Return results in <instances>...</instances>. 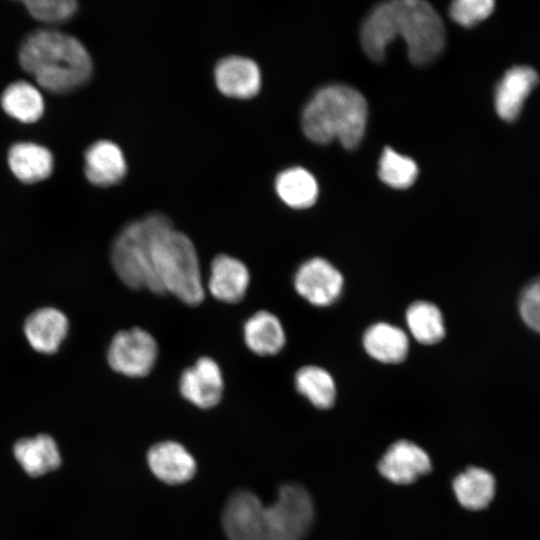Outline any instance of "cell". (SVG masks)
Wrapping results in <instances>:
<instances>
[{
    "instance_id": "52a82bcc",
    "label": "cell",
    "mask_w": 540,
    "mask_h": 540,
    "mask_svg": "<svg viewBox=\"0 0 540 540\" xmlns=\"http://www.w3.org/2000/svg\"><path fill=\"white\" fill-rule=\"evenodd\" d=\"M158 356L154 337L146 330L133 327L116 333L109 345L110 367L128 377H144L153 369Z\"/></svg>"
},
{
    "instance_id": "484cf974",
    "label": "cell",
    "mask_w": 540,
    "mask_h": 540,
    "mask_svg": "<svg viewBox=\"0 0 540 540\" xmlns=\"http://www.w3.org/2000/svg\"><path fill=\"white\" fill-rule=\"evenodd\" d=\"M378 175L387 185L404 189L410 187L418 175L416 163L409 157L385 148L379 161Z\"/></svg>"
},
{
    "instance_id": "9a60e30c",
    "label": "cell",
    "mask_w": 540,
    "mask_h": 540,
    "mask_svg": "<svg viewBox=\"0 0 540 540\" xmlns=\"http://www.w3.org/2000/svg\"><path fill=\"white\" fill-rule=\"evenodd\" d=\"M68 331V319L58 309L39 308L25 320L24 333L30 346L37 352L57 351Z\"/></svg>"
},
{
    "instance_id": "ba28073f",
    "label": "cell",
    "mask_w": 540,
    "mask_h": 540,
    "mask_svg": "<svg viewBox=\"0 0 540 540\" xmlns=\"http://www.w3.org/2000/svg\"><path fill=\"white\" fill-rule=\"evenodd\" d=\"M343 276L330 262L315 257L297 270L294 285L300 296L316 306H328L340 296Z\"/></svg>"
},
{
    "instance_id": "44dd1931",
    "label": "cell",
    "mask_w": 540,
    "mask_h": 540,
    "mask_svg": "<svg viewBox=\"0 0 540 540\" xmlns=\"http://www.w3.org/2000/svg\"><path fill=\"white\" fill-rule=\"evenodd\" d=\"M453 490L463 507L479 510L485 508L493 499L495 480L487 470L470 467L455 478Z\"/></svg>"
},
{
    "instance_id": "8fae6325",
    "label": "cell",
    "mask_w": 540,
    "mask_h": 540,
    "mask_svg": "<svg viewBox=\"0 0 540 540\" xmlns=\"http://www.w3.org/2000/svg\"><path fill=\"white\" fill-rule=\"evenodd\" d=\"M538 81L537 72L529 66H514L507 70L495 90L494 104L497 114L503 120L514 121Z\"/></svg>"
},
{
    "instance_id": "cb8c5ba5",
    "label": "cell",
    "mask_w": 540,
    "mask_h": 540,
    "mask_svg": "<svg viewBox=\"0 0 540 540\" xmlns=\"http://www.w3.org/2000/svg\"><path fill=\"white\" fill-rule=\"evenodd\" d=\"M406 322L412 336L421 344H436L445 335L442 313L433 303H412L406 312Z\"/></svg>"
},
{
    "instance_id": "5b68a950",
    "label": "cell",
    "mask_w": 540,
    "mask_h": 540,
    "mask_svg": "<svg viewBox=\"0 0 540 540\" xmlns=\"http://www.w3.org/2000/svg\"><path fill=\"white\" fill-rule=\"evenodd\" d=\"M151 261L162 293L167 291L190 306L203 301L205 290L195 246L170 220L153 237Z\"/></svg>"
},
{
    "instance_id": "f1b7e54d",
    "label": "cell",
    "mask_w": 540,
    "mask_h": 540,
    "mask_svg": "<svg viewBox=\"0 0 540 540\" xmlns=\"http://www.w3.org/2000/svg\"><path fill=\"white\" fill-rule=\"evenodd\" d=\"M519 314L528 328L540 335V277L530 281L521 291Z\"/></svg>"
},
{
    "instance_id": "ac0fdd59",
    "label": "cell",
    "mask_w": 540,
    "mask_h": 540,
    "mask_svg": "<svg viewBox=\"0 0 540 540\" xmlns=\"http://www.w3.org/2000/svg\"><path fill=\"white\" fill-rule=\"evenodd\" d=\"M8 164L20 181L34 183L49 177L54 161L46 147L31 142H19L9 149Z\"/></svg>"
},
{
    "instance_id": "5bb4252c",
    "label": "cell",
    "mask_w": 540,
    "mask_h": 540,
    "mask_svg": "<svg viewBox=\"0 0 540 540\" xmlns=\"http://www.w3.org/2000/svg\"><path fill=\"white\" fill-rule=\"evenodd\" d=\"M215 80L219 90L228 96L248 98L255 95L261 84L258 65L243 56L221 59L215 68Z\"/></svg>"
},
{
    "instance_id": "30bf717a",
    "label": "cell",
    "mask_w": 540,
    "mask_h": 540,
    "mask_svg": "<svg viewBox=\"0 0 540 540\" xmlns=\"http://www.w3.org/2000/svg\"><path fill=\"white\" fill-rule=\"evenodd\" d=\"M380 473L396 484H410L431 469L428 454L416 444L400 440L389 447L378 465Z\"/></svg>"
},
{
    "instance_id": "3957f363",
    "label": "cell",
    "mask_w": 540,
    "mask_h": 540,
    "mask_svg": "<svg viewBox=\"0 0 540 540\" xmlns=\"http://www.w3.org/2000/svg\"><path fill=\"white\" fill-rule=\"evenodd\" d=\"M19 62L40 86L54 93L72 91L92 72L84 45L69 34L49 29L36 30L25 38Z\"/></svg>"
},
{
    "instance_id": "7402d4cb",
    "label": "cell",
    "mask_w": 540,
    "mask_h": 540,
    "mask_svg": "<svg viewBox=\"0 0 540 540\" xmlns=\"http://www.w3.org/2000/svg\"><path fill=\"white\" fill-rule=\"evenodd\" d=\"M1 105L8 115L23 123L37 121L44 112L40 91L26 81L8 85L1 95Z\"/></svg>"
},
{
    "instance_id": "d6986e66",
    "label": "cell",
    "mask_w": 540,
    "mask_h": 540,
    "mask_svg": "<svg viewBox=\"0 0 540 540\" xmlns=\"http://www.w3.org/2000/svg\"><path fill=\"white\" fill-rule=\"evenodd\" d=\"M243 334L247 347L260 356L277 354L285 345L280 320L266 310L258 311L246 320Z\"/></svg>"
},
{
    "instance_id": "d4e9b609",
    "label": "cell",
    "mask_w": 540,
    "mask_h": 540,
    "mask_svg": "<svg viewBox=\"0 0 540 540\" xmlns=\"http://www.w3.org/2000/svg\"><path fill=\"white\" fill-rule=\"evenodd\" d=\"M295 384L298 392L317 408L327 409L335 402L334 380L330 373L321 367L309 365L300 368L295 375Z\"/></svg>"
},
{
    "instance_id": "4fadbf2b",
    "label": "cell",
    "mask_w": 540,
    "mask_h": 540,
    "mask_svg": "<svg viewBox=\"0 0 540 540\" xmlns=\"http://www.w3.org/2000/svg\"><path fill=\"white\" fill-rule=\"evenodd\" d=\"M153 474L167 484H181L196 472V462L184 446L165 441L152 446L147 454Z\"/></svg>"
},
{
    "instance_id": "4316f807",
    "label": "cell",
    "mask_w": 540,
    "mask_h": 540,
    "mask_svg": "<svg viewBox=\"0 0 540 540\" xmlns=\"http://www.w3.org/2000/svg\"><path fill=\"white\" fill-rule=\"evenodd\" d=\"M30 14L44 22H61L77 10L74 0H28L24 2Z\"/></svg>"
},
{
    "instance_id": "ffe728a7",
    "label": "cell",
    "mask_w": 540,
    "mask_h": 540,
    "mask_svg": "<svg viewBox=\"0 0 540 540\" xmlns=\"http://www.w3.org/2000/svg\"><path fill=\"white\" fill-rule=\"evenodd\" d=\"M14 455L30 476L43 475L61 463L55 441L45 434L20 439L14 446Z\"/></svg>"
},
{
    "instance_id": "8992f818",
    "label": "cell",
    "mask_w": 540,
    "mask_h": 540,
    "mask_svg": "<svg viewBox=\"0 0 540 540\" xmlns=\"http://www.w3.org/2000/svg\"><path fill=\"white\" fill-rule=\"evenodd\" d=\"M169 218L152 213L125 225L115 237L111 249L112 266L118 277L130 288H146L161 294L151 261L154 235Z\"/></svg>"
},
{
    "instance_id": "83f0119b",
    "label": "cell",
    "mask_w": 540,
    "mask_h": 540,
    "mask_svg": "<svg viewBox=\"0 0 540 540\" xmlns=\"http://www.w3.org/2000/svg\"><path fill=\"white\" fill-rule=\"evenodd\" d=\"M492 0H458L450 6V16L458 24L473 26L487 18L494 9Z\"/></svg>"
},
{
    "instance_id": "6da1fadb",
    "label": "cell",
    "mask_w": 540,
    "mask_h": 540,
    "mask_svg": "<svg viewBox=\"0 0 540 540\" xmlns=\"http://www.w3.org/2000/svg\"><path fill=\"white\" fill-rule=\"evenodd\" d=\"M314 517L313 501L301 485H283L276 501L264 506L245 490L227 501L222 517L229 540H301Z\"/></svg>"
},
{
    "instance_id": "9c48e42d",
    "label": "cell",
    "mask_w": 540,
    "mask_h": 540,
    "mask_svg": "<svg viewBox=\"0 0 540 540\" xmlns=\"http://www.w3.org/2000/svg\"><path fill=\"white\" fill-rule=\"evenodd\" d=\"M182 396L195 406L208 409L217 405L223 394L224 381L219 365L210 357H200L180 377Z\"/></svg>"
},
{
    "instance_id": "7c38bea8",
    "label": "cell",
    "mask_w": 540,
    "mask_h": 540,
    "mask_svg": "<svg viewBox=\"0 0 540 540\" xmlns=\"http://www.w3.org/2000/svg\"><path fill=\"white\" fill-rule=\"evenodd\" d=\"M249 283V270L241 260L227 254L214 257L210 266L208 289L215 299L237 303L246 295Z\"/></svg>"
},
{
    "instance_id": "e0dca14e",
    "label": "cell",
    "mask_w": 540,
    "mask_h": 540,
    "mask_svg": "<svg viewBox=\"0 0 540 540\" xmlns=\"http://www.w3.org/2000/svg\"><path fill=\"white\" fill-rule=\"evenodd\" d=\"M363 346L375 360L396 364L405 360L409 341L406 333L399 327L379 322L367 328L363 335Z\"/></svg>"
},
{
    "instance_id": "7a4b0ae2",
    "label": "cell",
    "mask_w": 540,
    "mask_h": 540,
    "mask_svg": "<svg viewBox=\"0 0 540 540\" xmlns=\"http://www.w3.org/2000/svg\"><path fill=\"white\" fill-rule=\"evenodd\" d=\"M401 36L410 60L423 65L434 60L445 43L443 22L435 9L421 0H396L376 7L361 29V44L374 61L384 58L386 46Z\"/></svg>"
},
{
    "instance_id": "2e32d148",
    "label": "cell",
    "mask_w": 540,
    "mask_h": 540,
    "mask_svg": "<svg viewBox=\"0 0 540 540\" xmlns=\"http://www.w3.org/2000/svg\"><path fill=\"white\" fill-rule=\"evenodd\" d=\"M84 171L87 179L98 186L118 183L126 174L127 164L118 145L99 140L85 152Z\"/></svg>"
},
{
    "instance_id": "603a6c76",
    "label": "cell",
    "mask_w": 540,
    "mask_h": 540,
    "mask_svg": "<svg viewBox=\"0 0 540 540\" xmlns=\"http://www.w3.org/2000/svg\"><path fill=\"white\" fill-rule=\"evenodd\" d=\"M275 187L281 200L296 209L312 206L318 196L315 178L308 171L299 167L281 172L276 178Z\"/></svg>"
},
{
    "instance_id": "277c9868",
    "label": "cell",
    "mask_w": 540,
    "mask_h": 540,
    "mask_svg": "<svg viewBox=\"0 0 540 540\" xmlns=\"http://www.w3.org/2000/svg\"><path fill=\"white\" fill-rule=\"evenodd\" d=\"M367 121V104L355 89L332 85L319 90L306 105L302 128L316 143L326 144L334 139L353 149L363 138Z\"/></svg>"
}]
</instances>
